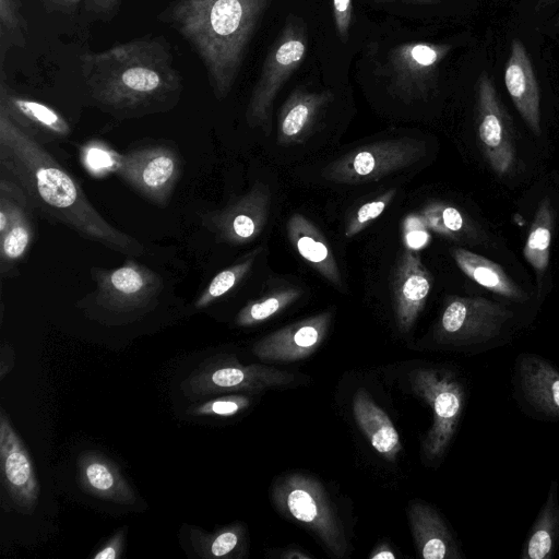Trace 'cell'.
Returning a JSON list of instances; mask_svg holds the SVG:
<instances>
[{
	"instance_id": "obj_1",
	"label": "cell",
	"mask_w": 559,
	"mask_h": 559,
	"mask_svg": "<svg viewBox=\"0 0 559 559\" xmlns=\"http://www.w3.org/2000/svg\"><path fill=\"white\" fill-rule=\"evenodd\" d=\"M0 168L31 205L82 237L128 255L144 247L110 225L92 205L79 182L31 132L0 109Z\"/></svg>"
},
{
	"instance_id": "obj_2",
	"label": "cell",
	"mask_w": 559,
	"mask_h": 559,
	"mask_svg": "<svg viewBox=\"0 0 559 559\" xmlns=\"http://www.w3.org/2000/svg\"><path fill=\"white\" fill-rule=\"evenodd\" d=\"M92 97L119 111H140L164 104L179 93L181 80L167 43L141 38L81 56Z\"/></svg>"
},
{
	"instance_id": "obj_3",
	"label": "cell",
	"mask_w": 559,
	"mask_h": 559,
	"mask_svg": "<svg viewBox=\"0 0 559 559\" xmlns=\"http://www.w3.org/2000/svg\"><path fill=\"white\" fill-rule=\"evenodd\" d=\"M265 0H177L166 20L194 48L217 98L237 75L245 47Z\"/></svg>"
},
{
	"instance_id": "obj_4",
	"label": "cell",
	"mask_w": 559,
	"mask_h": 559,
	"mask_svg": "<svg viewBox=\"0 0 559 559\" xmlns=\"http://www.w3.org/2000/svg\"><path fill=\"white\" fill-rule=\"evenodd\" d=\"M277 510L306 525L335 557L347 552L342 523L322 484L301 473L278 477L272 487Z\"/></svg>"
},
{
	"instance_id": "obj_5",
	"label": "cell",
	"mask_w": 559,
	"mask_h": 559,
	"mask_svg": "<svg viewBox=\"0 0 559 559\" xmlns=\"http://www.w3.org/2000/svg\"><path fill=\"white\" fill-rule=\"evenodd\" d=\"M425 143L413 138L390 139L359 146L330 163L322 177L331 182L357 185L377 181L417 163Z\"/></svg>"
},
{
	"instance_id": "obj_6",
	"label": "cell",
	"mask_w": 559,
	"mask_h": 559,
	"mask_svg": "<svg viewBox=\"0 0 559 559\" xmlns=\"http://www.w3.org/2000/svg\"><path fill=\"white\" fill-rule=\"evenodd\" d=\"M408 379L413 392L432 411V424L423 450L428 459H439L449 447L462 415L463 385L452 373L432 368L415 369Z\"/></svg>"
},
{
	"instance_id": "obj_7",
	"label": "cell",
	"mask_w": 559,
	"mask_h": 559,
	"mask_svg": "<svg viewBox=\"0 0 559 559\" xmlns=\"http://www.w3.org/2000/svg\"><path fill=\"white\" fill-rule=\"evenodd\" d=\"M294 381V374L260 365H241L230 357H213L202 362L182 381L181 390L189 399L219 393H259Z\"/></svg>"
},
{
	"instance_id": "obj_8",
	"label": "cell",
	"mask_w": 559,
	"mask_h": 559,
	"mask_svg": "<svg viewBox=\"0 0 559 559\" xmlns=\"http://www.w3.org/2000/svg\"><path fill=\"white\" fill-rule=\"evenodd\" d=\"M513 312L483 297H450L437 323L439 343L471 345L498 336Z\"/></svg>"
},
{
	"instance_id": "obj_9",
	"label": "cell",
	"mask_w": 559,
	"mask_h": 559,
	"mask_svg": "<svg viewBox=\"0 0 559 559\" xmlns=\"http://www.w3.org/2000/svg\"><path fill=\"white\" fill-rule=\"evenodd\" d=\"M477 134L484 156L498 176H506L516 164L511 119L491 76L481 72L475 85Z\"/></svg>"
},
{
	"instance_id": "obj_10",
	"label": "cell",
	"mask_w": 559,
	"mask_h": 559,
	"mask_svg": "<svg viewBox=\"0 0 559 559\" xmlns=\"http://www.w3.org/2000/svg\"><path fill=\"white\" fill-rule=\"evenodd\" d=\"M95 302L115 313H129L148 308L164 287L158 274L151 269L127 260L111 270L94 269Z\"/></svg>"
},
{
	"instance_id": "obj_11",
	"label": "cell",
	"mask_w": 559,
	"mask_h": 559,
	"mask_svg": "<svg viewBox=\"0 0 559 559\" xmlns=\"http://www.w3.org/2000/svg\"><path fill=\"white\" fill-rule=\"evenodd\" d=\"M115 170L139 193L165 205L180 174V162L169 147L154 145L117 156Z\"/></svg>"
},
{
	"instance_id": "obj_12",
	"label": "cell",
	"mask_w": 559,
	"mask_h": 559,
	"mask_svg": "<svg viewBox=\"0 0 559 559\" xmlns=\"http://www.w3.org/2000/svg\"><path fill=\"white\" fill-rule=\"evenodd\" d=\"M270 209V188L262 181H255L245 194L224 209L209 214L205 224L218 241L242 245L261 235Z\"/></svg>"
},
{
	"instance_id": "obj_13",
	"label": "cell",
	"mask_w": 559,
	"mask_h": 559,
	"mask_svg": "<svg viewBox=\"0 0 559 559\" xmlns=\"http://www.w3.org/2000/svg\"><path fill=\"white\" fill-rule=\"evenodd\" d=\"M0 466L3 485L14 503L23 512H32L39 497L36 471L3 408L0 412Z\"/></svg>"
},
{
	"instance_id": "obj_14",
	"label": "cell",
	"mask_w": 559,
	"mask_h": 559,
	"mask_svg": "<svg viewBox=\"0 0 559 559\" xmlns=\"http://www.w3.org/2000/svg\"><path fill=\"white\" fill-rule=\"evenodd\" d=\"M331 319V312L324 311L290 323L255 342L252 353L266 361L289 362L305 359L324 341Z\"/></svg>"
},
{
	"instance_id": "obj_15",
	"label": "cell",
	"mask_w": 559,
	"mask_h": 559,
	"mask_svg": "<svg viewBox=\"0 0 559 559\" xmlns=\"http://www.w3.org/2000/svg\"><path fill=\"white\" fill-rule=\"evenodd\" d=\"M432 286V276L419 254L405 248L393 267L392 295L395 322L408 332L424 310Z\"/></svg>"
},
{
	"instance_id": "obj_16",
	"label": "cell",
	"mask_w": 559,
	"mask_h": 559,
	"mask_svg": "<svg viewBox=\"0 0 559 559\" xmlns=\"http://www.w3.org/2000/svg\"><path fill=\"white\" fill-rule=\"evenodd\" d=\"M503 80L520 116L532 132L539 135L542 132L539 86L527 49L519 38L511 40Z\"/></svg>"
},
{
	"instance_id": "obj_17",
	"label": "cell",
	"mask_w": 559,
	"mask_h": 559,
	"mask_svg": "<svg viewBox=\"0 0 559 559\" xmlns=\"http://www.w3.org/2000/svg\"><path fill=\"white\" fill-rule=\"evenodd\" d=\"M304 53L305 44L299 39L290 38L278 47L249 102L246 118L251 127H260L266 135L270 134L272 102L287 73L300 61Z\"/></svg>"
},
{
	"instance_id": "obj_18",
	"label": "cell",
	"mask_w": 559,
	"mask_h": 559,
	"mask_svg": "<svg viewBox=\"0 0 559 559\" xmlns=\"http://www.w3.org/2000/svg\"><path fill=\"white\" fill-rule=\"evenodd\" d=\"M286 229L288 239L298 254L333 286L343 289L341 271L321 230L300 213L290 215Z\"/></svg>"
},
{
	"instance_id": "obj_19",
	"label": "cell",
	"mask_w": 559,
	"mask_h": 559,
	"mask_svg": "<svg viewBox=\"0 0 559 559\" xmlns=\"http://www.w3.org/2000/svg\"><path fill=\"white\" fill-rule=\"evenodd\" d=\"M78 477L83 489L97 498L123 504L134 502V492L117 465L99 452L80 455Z\"/></svg>"
},
{
	"instance_id": "obj_20",
	"label": "cell",
	"mask_w": 559,
	"mask_h": 559,
	"mask_svg": "<svg viewBox=\"0 0 559 559\" xmlns=\"http://www.w3.org/2000/svg\"><path fill=\"white\" fill-rule=\"evenodd\" d=\"M0 109L34 136L40 133L61 139L71 132L69 123L57 110L38 100L13 93L3 79L0 84Z\"/></svg>"
},
{
	"instance_id": "obj_21",
	"label": "cell",
	"mask_w": 559,
	"mask_h": 559,
	"mask_svg": "<svg viewBox=\"0 0 559 559\" xmlns=\"http://www.w3.org/2000/svg\"><path fill=\"white\" fill-rule=\"evenodd\" d=\"M408 519L417 549L424 559H459L461 554L439 513L424 502H412Z\"/></svg>"
},
{
	"instance_id": "obj_22",
	"label": "cell",
	"mask_w": 559,
	"mask_h": 559,
	"mask_svg": "<svg viewBox=\"0 0 559 559\" xmlns=\"http://www.w3.org/2000/svg\"><path fill=\"white\" fill-rule=\"evenodd\" d=\"M519 373L526 401L546 416L559 418V371L542 357L525 354Z\"/></svg>"
},
{
	"instance_id": "obj_23",
	"label": "cell",
	"mask_w": 559,
	"mask_h": 559,
	"mask_svg": "<svg viewBox=\"0 0 559 559\" xmlns=\"http://www.w3.org/2000/svg\"><path fill=\"white\" fill-rule=\"evenodd\" d=\"M353 415L371 447L388 461H394L402 449L400 436L388 414L362 388L353 397Z\"/></svg>"
},
{
	"instance_id": "obj_24",
	"label": "cell",
	"mask_w": 559,
	"mask_h": 559,
	"mask_svg": "<svg viewBox=\"0 0 559 559\" xmlns=\"http://www.w3.org/2000/svg\"><path fill=\"white\" fill-rule=\"evenodd\" d=\"M452 258L459 269L486 289L514 300H525V293L493 261L464 248H453Z\"/></svg>"
},
{
	"instance_id": "obj_25",
	"label": "cell",
	"mask_w": 559,
	"mask_h": 559,
	"mask_svg": "<svg viewBox=\"0 0 559 559\" xmlns=\"http://www.w3.org/2000/svg\"><path fill=\"white\" fill-rule=\"evenodd\" d=\"M326 100V96L317 94H297L292 97L280 115L277 143L288 146L304 142Z\"/></svg>"
},
{
	"instance_id": "obj_26",
	"label": "cell",
	"mask_w": 559,
	"mask_h": 559,
	"mask_svg": "<svg viewBox=\"0 0 559 559\" xmlns=\"http://www.w3.org/2000/svg\"><path fill=\"white\" fill-rule=\"evenodd\" d=\"M29 201L16 186L13 215L8 229L0 235L1 272L20 261L26 253L33 236L34 227L28 211Z\"/></svg>"
},
{
	"instance_id": "obj_27",
	"label": "cell",
	"mask_w": 559,
	"mask_h": 559,
	"mask_svg": "<svg viewBox=\"0 0 559 559\" xmlns=\"http://www.w3.org/2000/svg\"><path fill=\"white\" fill-rule=\"evenodd\" d=\"M557 481L549 487L547 499L523 547V559H547L551 556L559 538V503Z\"/></svg>"
},
{
	"instance_id": "obj_28",
	"label": "cell",
	"mask_w": 559,
	"mask_h": 559,
	"mask_svg": "<svg viewBox=\"0 0 559 559\" xmlns=\"http://www.w3.org/2000/svg\"><path fill=\"white\" fill-rule=\"evenodd\" d=\"M552 227L554 212L549 200L545 198L535 212L523 249L524 258L536 273L539 290L549 265Z\"/></svg>"
},
{
	"instance_id": "obj_29",
	"label": "cell",
	"mask_w": 559,
	"mask_h": 559,
	"mask_svg": "<svg viewBox=\"0 0 559 559\" xmlns=\"http://www.w3.org/2000/svg\"><path fill=\"white\" fill-rule=\"evenodd\" d=\"M419 215L429 229L443 237L457 241L474 238L472 224L453 205L431 202L423 207Z\"/></svg>"
},
{
	"instance_id": "obj_30",
	"label": "cell",
	"mask_w": 559,
	"mask_h": 559,
	"mask_svg": "<svg viewBox=\"0 0 559 559\" xmlns=\"http://www.w3.org/2000/svg\"><path fill=\"white\" fill-rule=\"evenodd\" d=\"M302 295L296 287L282 288L271 292L263 297L249 301L237 314L236 323L239 326L259 324L282 312Z\"/></svg>"
},
{
	"instance_id": "obj_31",
	"label": "cell",
	"mask_w": 559,
	"mask_h": 559,
	"mask_svg": "<svg viewBox=\"0 0 559 559\" xmlns=\"http://www.w3.org/2000/svg\"><path fill=\"white\" fill-rule=\"evenodd\" d=\"M261 251L262 247H259L217 273L197 299L195 308L201 309L209 306L238 285L249 273Z\"/></svg>"
},
{
	"instance_id": "obj_32",
	"label": "cell",
	"mask_w": 559,
	"mask_h": 559,
	"mask_svg": "<svg viewBox=\"0 0 559 559\" xmlns=\"http://www.w3.org/2000/svg\"><path fill=\"white\" fill-rule=\"evenodd\" d=\"M21 0H0V61L12 47L26 44V22L21 12Z\"/></svg>"
},
{
	"instance_id": "obj_33",
	"label": "cell",
	"mask_w": 559,
	"mask_h": 559,
	"mask_svg": "<svg viewBox=\"0 0 559 559\" xmlns=\"http://www.w3.org/2000/svg\"><path fill=\"white\" fill-rule=\"evenodd\" d=\"M449 49V46L418 44L402 50L400 60L403 68L407 67L406 70L411 73H415V75L419 73L420 78H427L448 53Z\"/></svg>"
},
{
	"instance_id": "obj_34",
	"label": "cell",
	"mask_w": 559,
	"mask_h": 559,
	"mask_svg": "<svg viewBox=\"0 0 559 559\" xmlns=\"http://www.w3.org/2000/svg\"><path fill=\"white\" fill-rule=\"evenodd\" d=\"M395 195V190H388L376 199L370 200L360 205L357 211L349 217L345 236L352 238L361 233L372 221L378 218L385 207L390 204Z\"/></svg>"
},
{
	"instance_id": "obj_35",
	"label": "cell",
	"mask_w": 559,
	"mask_h": 559,
	"mask_svg": "<svg viewBox=\"0 0 559 559\" xmlns=\"http://www.w3.org/2000/svg\"><path fill=\"white\" fill-rule=\"evenodd\" d=\"M250 403L246 395L230 394L198 403L187 412L192 415L233 416L246 409Z\"/></svg>"
},
{
	"instance_id": "obj_36",
	"label": "cell",
	"mask_w": 559,
	"mask_h": 559,
	"mask_svg": "<svg viewBox=\"0 0 559 559\" xmlns=\"http://www.w3.org/2000/svg\"><path fill=\"white\" fill-rule=\"evenodd\" d=\"M243 537V530L240 525H234L221 531L213 536L206 547L211 557H229L239 548Z\"/></svg>"
},
{
	"instance_id": "obj_37",
	"label": "cell",
	"mask_w": 559,
	"mask_h": 559,
	"mask_svg": "<svg viewBox=\"0 0 559 559\" xmlns=\"http://www.w3.org/2000/svg\"><path fill=\"white\" fill-rule=\"evenodd\" d=\"M428 229L420 215H409L403 225L405 248L414 251L424 248L430 240Z\"/></svg>"
},
{
	"instance_id": "obj_38",
	"label": "cell",
	"mask_w": 559,
	"mask_h": 559,
	"mask_svg": "<svg viewBox=\"0 0 559 559\" xmlns=\"http://www.w3.org/2000/svg\"><path fill=\"white\" fill-rule=\"evenodd\" d=\"M333 3L338 31L346 35L350 20V0H333Z\"/></svg>"
},
{
	"instance_id": "obj_39",
	"label": "cell",
	"mask_w": 559,
	"mask_h": 559,
	"mask_svg": "<svg viewBox=\"0 0 559 559\" xmlns=\"http://www.w3.org/2000/svg\"><path fill=\"white\" fill-rule=\"evenodd\" d=\"M123 533H118L111 539L108 540L104 547L99 549L97 554L93 556V559H116L122 548Z\"/></svg>"
},
{
	"instance_id": "obj_40",
	"label": "cell",
	"mask_w": 559,
	"mask_h": 559,
	"mask_svg": "<svg viewBox=\"0 0 559 559\" xmlns=\"http://www.w3.org/2000/svg\"><path fill=\"white\" fill-rule=\"evenodd\" d=\"M117 2L118 0H88L90 8L102 14L111 12L116 8Z\"/></svg>"
},
{
	"instance_id": "obj_41",
	"label": "cell",
	"mask_w": 559,
	"mask_h": 559,
	"mask_svg": "<svg viewBox=\"0 0 559 559\" xmlns=\"http://www.w3.org/2000/svg\"><path fill=\"white\" fill-rule=\"evenodd\" d=\"M370 559H394L395 555L386 544L379 545L372 554L369 556Z\"/></svg>"
},
{
	"instance_id": "obj_42",
	"label": "cell",
	"mask_w": 559,
	"mask_h": 559,
	"mask_svg": "<svg viewBox=\"0 0 559 559\" xmlns=\"http://www.w3.org/2000/svg\"><path fill=\"white\" fill-rule=\"evenodd\" d=\"M284 558H287V559H294V558H298V559H308L309 558V555L307 554H304L301 550L299 549H290V550H287L286 554L283 555Z\"/></svg>"
},
{
	"instance_id": "obj_43",
	"label": "cell",
	"mask_w": 559,
	"mask_h": 559,
	"mask_svg": "<svg viewBox=\"0 0 559 559\" xmlns=\"http://www.w3.org/2000/svg\"><path fill=\"white\" fill-rule=\"evenodd\" d=\"M51 1L53 3H56L57 5H60V7H63V8H70V7H73V5L78 4L82 0H51Z\"/></svg>"
},
{
	"instance_id": "obj_44",
	"label": "cell",
	"mask_w": 559,
	"mask_h": 559,
	"mask_svg": "<svg viewBox=\"0 0 559 559\" xmlns=\"http://www.w3.org/2000/svg\"><path fill=\"white\" fill-rule=\"evenodd\" d=\"M535 2V5L537 8H545V7H548V5H551L554 4L555 2H557L558 0H533Z\"/></svg>"
},
{
	"instance_id": "obj_45",
	"label": "cell",
	"mask_w": 559,
	"mask_h": 559,
	"mask_svg": "<svg viewBox=\"0 0 559 559\" xmlns=\"http://www.w3.org/2000/svg\"><path fill=\"white\" fill-rule=\"evenodd\" d=\"M419 1H423V2H433V1H438V0H419Z\"/></svg>"
},
{
	"instance_id": "obj_46",
	"label": "cell",
	"mask_w": 559,
	"mask_h": 559,
	"mask_svg": "<svg viewBox=\"0 0 559 559\" xmlns=\"http://www.w3.org/2000/svg\"><path fill=\"white\" fill-rule=\"evenodd\" d=\"M556 25H557V27L559 28V15H558V17H557V20H556Z\"/></svg>"
}]
</instances>
